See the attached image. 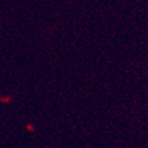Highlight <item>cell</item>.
Segmentation results:
<instances>
[]
</instances>
